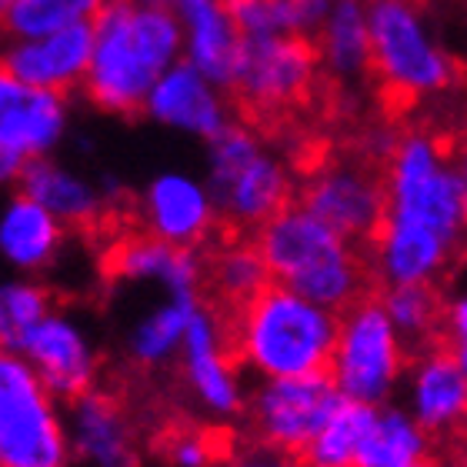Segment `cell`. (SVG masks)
I'll list each match as a JSON object with an SVG mask.
<instances>
[{"label":"cell","mask_w":467,"mask_h":467,"mask_svg":"<svg viewBox=\"0 0 467 467\" xmlns=\"http://www.w3.org/2000/svg\"><path fill=\"white\" fill-rule=\"evenodd\" d=\"M388 211L368 251L378 287L441 284L467 251V211L454 147L428 127L400 130L384 157Z\"/></svg>","instance_id":"cell-1"},{"label":"cell","mask_w":467,"mask_h":467,"mask_svg":"<svg viewBox=\"0 0 467 467\" xmlns=\"http://www.w3.org/2000/svg\"><path fill=\"white\" fill-rule=\"evenodd\" d=\"M184 60V24L174 7L147 0H110L94 20L84 98L108 117H144L147 98L167 70Z\"/></svg>","instance_id":"cell-2"},{"label":"cell","mask_w":467,"mask_h":467,"mask_svg":"<svg viewBox=\"0 0 467 467\" xmlns=\"http://www.w3.org/2000/svg\"><path fill=\"white\" fill-rule=\"evenodd\" d=\"M234 358L257 380L327 374L341 314L307 301L284 284H267L227 317Z\"/></svg>","instance_id":"cell-3"},{"label":"cell","mask_w":467,"mask_h":467,"mask_svg":"<svg viewBox=\"0 0 467 467\" xmlns=\"http://www.w3.org/2000/svg\"><path fill=\"white\" fill-rule=\"evenodd\" d=\"M274 284H284L327 311L344 314L358 304L370 277L368 251L334 231L327 221L294 201L254 234Z\"/></svg>","instance_id":"cell-4"},{"label":"cell","mask_w":467,"mask_h":467,"mask_svg":"<svg viewBox=\"0 0 467 467\" xmlns=\"http://www.w3.org/2000/svg\"><path fill=\"white\" fill-rule=\"evenodd\" d=\"M370 84L384 100L424 104L458 88L461 60L441 40L424 0H368Z\"/></svg>","instance_id":"cell-5"},{"label":"cell","mask_w":467,"mask_h":467,"mask_svg":"<svg viewBox=\"0 0 467 467\" xmlns=\"http://www.w3.org/2000/svg\"><path fill=\"white\" fill-rule=\"evenodd\" d=\"M204 181L227 234H257L274 214L297 201L284 157L254 124L234 120L204 150Z\"/></svg>","instance_id":"cell-6"},{"label":"cell","mask_w":467,"mask_h":467,"mask_svg":"<svg viewBox=\"0 0 467 467\" xmlns=\"http://www.w3.org/2000/svg\"><path fill=\"white\" fill-rule=\"evenodd\" d=\"M410 354L380 294H364L341 314V334L331 360V380L341 398L384 408L408 378Z\"/></svg>","instance_id":"cell-7"},{"label":"cell","mask_w":467,"mask_h":467,"mask_svg":"<svg viewBox=\"0 0 467 467\" xmlns=\"http://www.w3.org/2000/svg\"><path fill=\"white\" fill-rule=\"evenodd\" d=\"M27 358L0 354V467H70L67 418Z\"/></svg>","instance_id":"cell-8"},{"label":"cell","mask_w":467,"mask_h":467,"mask_svg":"<svg viewBox=\"0 0 467 467\" xmlns=\"http://www.w3.org/2000/svg\"><path fill=\"white\" fill-rule=\"evenodd\" d=\"M321 57L311 37H244L231 100L251 124H277L311 104Z\"/></svg>","instance_id":"cell-9"},{"label":"cell","mask_w":467,"mask_h":467,"mask_svg":"<svg viewBox=\"0 0 467 467\" xmlns=\"http://www.w3.org/2000/svg\"><path fill=\"white\" fill-rule=\"evenodd\" d=\"M341 400V390L331 374L257 380L247 390V408H244L247 434L257 444L301 458Z\"/></svg>","instance_id":"cell-10"},{"label":"cell","mask_w":467,"mask_h":467,"mask_svg":"<svg viewBox=\"0 0 467 467\" xmlns=\"http://www.w3.org/2000/svg\"><path fill=\"white\" fill-rule=\"evenodd\" d=\"M297 201L354 244L368 247L388 211L384 167L374 157H327L307 171Z\"/></svg>","instance_id":"cell-11"},{"label":"cell","mask_w":467,"mask_h":467,"mask_svg":"<svg viewBox=\"0 0 467 467\" xmlns=\"http://www.w3.org/2000/svg\"><path fill=\"white\" fill-rule=\"evenodd\" d=\"M70 130V98L0 74V177L14 181L34 161L54 157Z\"/></svg>","instance_id":"cell-12"},{"label":"cell","mask_w":467,"mask_h":467,"mask_svg":"<svg viewBox=\"0 0 467 467\" xmlns=\"http://www.w3.org/2000/svg\"><path fill=\"white\" fill-rule=\"evenodd\" d=\"M177 370H181L184 390L207 418H244L247 388L241 380V360L234 358L227 321L214 307L204 304L191 321V331H187L181 358H177Z\"/></svg>","instance_id":"cell-13"},{"label":"cell","mask_w":467,"mask_h":467,"mask_svg":"<svg viewBox=\"0 0 467 467\" xmlns=\"http://www.w3.org/2000/svg\"><path fill=\"white\" fill-rule=\"evenodd\" d=\"M137 221L140 231L154 234L161 241L177 247H204L214 227L221 224L214 197L207 191V181L177 167L157 171L137 197Z\"/></svg>","instance_id":"cell-14"},{"label":"cell","mask_w":467,"mask_h":467,"mask_svg":"<svg viewBox=\"0 0 467 467\" xmlns=\"http://www.w3.org/2000/svg\"><path fill=\"white\" fill-rule=\"evenodd\" d=\"M17 354L30 360V368L37 370V378L60 404H70L74 398L98 388V344L88 327L67 311H50L24 337Z\"/></svg>","instance_id":"cell-15"},{"label":"cell","mask_w":467,"mask_h":467,"mask_svg":"<svg viewBox=\"0 0 467 467\" xmlns=\"http://www.w3.org/2000/svg\"><path fill=\"white\" fill-rule=\"evenodd\" d=\"M234 104L224 88L204 78L194 64H174L147 98L144 117L171 134H184L211 144L234 124Z\"/></svg>","instance_id":"cell-16"},{"label":"cell","mask_w":467,"mask_h":467,"mask_svg":"<svg viewBox=\"0 0 467 467\" xmlns=\"http://www.w3.org/2000/svg\"><path fill=\"white\" fill-rule=\"evenodd\" d=\"M100 267L114 284H134V287L154 284L161 294H201L207 284L204 254L167 244L144 231L114 237Z\"/></svg>","instance_id":"cell-17"},{"label":"cell","mask_w":467,"mask_h":467,"mask_svg":"<svg viewBox=\"0 0 467 467\" xmlns=\"http://www.w3.org/2000/svg\"><path fill=\"white\" fill-rule=\"evenodd\" d=\"M404 408L431 438H451L467 428V374L448 341L410 358Z\"/></svg>","instance_id":"cell-18"},{"label":"cell","mask_w":467,"mask_h":467,"mask_svg":"<svg viewBox=\"0 0 467 467\" xmlns=\"http://www.w3.org/2000/svg\"><path fill=\"white\" fill-rule=\"evenodd\" d=\"M90 57H94V24H78L47 37L7 40L0 67L20 84L70 94L78 88L84 90Z\"/></svg>","instance_id":"cell-19"},{"label":"cell","mask_w":467,"mask_h":467,"mask_svg":"<svg viewBox=\"0 0 467 467\" xmlns=\"http://www.w3.org/2000/svg\"><path fill=\"white\" fill-rule=\"evenodd\" d=\"M67 434L74 458L88 467H140L130 414L110 390H88L67 404Z\"/></svg>","instance_id":"cell-20"},{"label":"cell","mask_w":467,"mask_h":467,"mask_svg":"<svg viewBox=\"0 0 467 467\" xmlns=\"http://www.w3.org/2000/svg\"><path fill=\"white\" fill-rule=\"evenodd\" d=\"M317 57L324 80L341 94H358L370 84V17L368 0H334L321 30Z\"/></svg>","instance_id":"cell-21"},{"label":"cell","mask_w":467,"mask_h":467,"mask_svg":"<svg viewBox=\"0 0 467 467\" xmlns=\"http://www.w3.org/2000/svg\"><path fill=\"white\" fill-rule=\"evenodd\" d=\"M67 241V224L30 194L14 191L0 214V254L20 277H37L57 264Z\"/></svg>","instance_id":"cell-22"},{"label":"cell","mask_w":467,"mask_h":467,"mask_svg":"<svg viewBox=\"0 0 467 467\" xmlns=\"http://www.w3.org/2000/svg\"><path fill=\"white\" fill-rule=\"evenodd\" d=\"M184 24V60L231 94V80L244 50V34L224 0H174Z\"/></svg>","instance_id":"cell-23"},{"label":"cell","mask_w":467,"mask_h":467,"mask_svg":"<svg viewBox=\"0 0 467 467\" xmlns=\"http://www.w3.org/2000/svg\"><path fill=\"white\" fill-rule=\"evenodd\" d=\"M17 191L30 194L37 204L47 207L57 221H64L67 227H78V231L98 227L110 204L104 187L94 184L88 174L74 171V167L57 161V157L34 161L17 177Z\"/></svg>","instance_id":"cell-24"},{"label":"cell","mask_w":467,"mask_h":467,"mask_svg":"<svg viewBox=\"0 0 467 467\" xmlns=\"http://www.w3.org/2000/svg\"><path fill=\"white\" fill-rule=\"evenodd\" d=\"M201 307L204 294H164L130 321L124 334V358L137 370H161L174 364Z\"/></svg>","instance_id":"cell-25"},{"label":"cell","mask_w":467,"mask_h":467,"mask_svg":"<svg viewBox=\"0 0 467 467\" xmlns=\"http://www.w3.org/2000/svg\"><path fill=\"white\" fill-rule=\"evenodd\" d=\"M267 284L274 281L261 247L244 234H227V241L217 244L207 257V287L227 311H237L254 301Z\"/></svg>","instance_id":"cell-26"},{"label":"cell","mask_w":467,"mask_h":467,"mask_svg":"<svg viewBox=\"0 0 467 467\" xmlns=\"http://www.w3.org/2000/svg\"><path fill=\"white\" fill-rule=\"evenodd\" d=\"M358 467H434L431 434L404 404L378 408V420L364 438Z\"/></svg>","instance_id":"cell-27"},{"label":"cell","mask_w":467,"mask_h":467,"mask_svg":"<svg viewBox=\"0 0 467 467\" xmlns=\"http://www.w3.org/2000/svg\"><path fill=\"white\" fill-rule=\"evenodd\" d=\"M244 37H317L334 0H224Z\"/></svg>","instance_id":"cell-28"},{"label":"cell","mask_w":467,"mask_h":467,"mask_svg":"<svg viewBox=\"0 0 467 467\" xmlns=\"http://www.w3.org/2000/svg\"><path fill=\"white\" fill-rule=\"evenodd\" d=\"M380 301L390 321L404 337L410 354L444 344V304L448 297L438 291V284H398L380 287Z\"/></svg>","instance_id":"cell-29"},{"label":"cell","mask_w":467,"mask_h":467,"mask_svg":"<svg viewBox=\"0 0 467 467\" xmlns=\"http://www.w3.org/2000/svg\"><path fill=\"white\" fill-rule=\"evenodd\" d=\"M378 420V408L344 398L327 424L317 431V438L301 454L304 467H358V454L364 438Z\"/></svg>","instance_id":"cell-30"},{"label":"cell","mask_w":467,"mask_h":467,"mask_svg":"<svg viewBox=\"0 0 467 467\" xmlns=\"http://www.w3.org/2000/svg\"><path fill=\"white\" fill-rule=\"evenodd\" d=\"M108 4L110 0H7L4 34L7 40L47 37L78 24H94Z\"/></svg>","instance_id":"cell-31"},{"label":"cell","mask_w":467,"mask_h":467,"mask_svg":"<svg viewBox=\"0 0 467 467\" xmlns=\"http://www.w3.org/2000/svg\"><path fill=\"white\" fill-rule=\"evenodd\" d=\"M54 311L50 291L34 277H14L0 287V344L17 354L24 337Z\"/></svg>","instance_id":"cell-32"},{"label":"cell","mask_w":467,"mask_h":467,"mask_svg":"<svg viewBox=\"0 0 467 467\" xmlns=\"http://www.w3.org/2000/svg\"><path fill=\"white\" fill-rule=\"evenodd\" d=\"M161 454L171 467H214L231 461V451L221 448V441L201 428H167L161 438Z\"/></svg>","instance_id":"cell-33"},{"label":"cell","mask_w":467,"mask_h":467,"mask_svg":"<svg viewBox=\"0 0 467 467\" xmlns=\"http://www.w3.org/2000/svg\"><path fill=\"white\" fill-rule=\"evenodd\" d=\"M227 467H304L297 454H287V451L267 448V444H244L241 451H234Z\"/></svg>","instance_id":"cell-34"},{"label":"cell","mask_w":467,"mask_h":467,"mask_svg":"<svg viewBox=\"0 0 467 467\" xmlns=\"http://www.w3.org/2000/svg\"><path fill=\"white\" fill-rule=\"evenodd\" d=\"M444 341L451 348H467V291L454 294L444 304Z\"/></svg>","instance_id":"cell-35"},{"label":"cell","mask_w":467,"mask_h":467,"mask_svg":"<svg viewBox=\"0 0 467 467\" xmlns=\"http://www.w3.org/2000/svg\"><path fill=\"white\" fill-rule=\"evenodd\" d=\"M454 167H458L461 194H464V211H467V137L461 144H454Z\"/></svg>","instance_id":"cell-36"},{"label":"cell","mask_w":467,"mask_h":467,"mask_svg":"<svg viewBox=\"0 0 467 467\" xmlns=\"http://www.w3.org/2000/svg\"><path fill=\"white\" fill-rule=\"evenodd\" d=\"M458 350V358H461V368H464V374H467V348H454Z\"/></svg>","instance_id":"cell-37"}]
</instances>
